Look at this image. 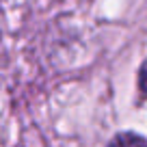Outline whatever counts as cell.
I'll list each match as a JSON object with an SVG mask.
<instances>
[{"label": "cell", "instance_id": "1", "mask_svg": "<svg viewBox=\"0 0 147 147\" xmlns=\"http://www.w3.org/2000/svg\"><path fill=\"white\" fill-rule=\"evenodd\" d=\"M108 147H147V143L143 141L138 134L123 132V134H117V136L110 141Z\"/></svg>", "mask_w": 147, "mask_h": 147}, {"label": "cell", "instance_id": "2", "mask_svg": "<svg viewBox=\"0 0 147 147\" xmlns=\"http://www.w3.org/2000/svg\"><path fill=\"white\" fill-rule=\"evenodd\" d=\"M138 89L147 95V59H145V63L141 65V71H138Z\"/></svg>", "mask_w": 147, "mask_h": 147}]
</instances>
